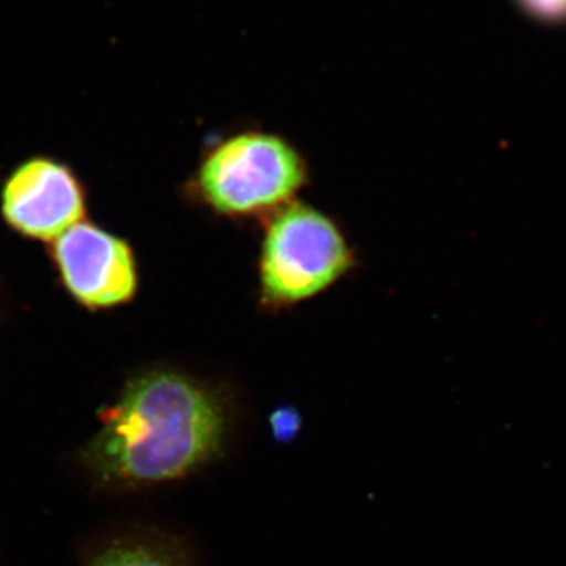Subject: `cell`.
<instances>
[{"mask_svg": "<svg viewBox=\"0 0 566 566\" xmlns=\"http://www.w3.org/2000/svg\"><path fill=\"white\" fill-rule=\"evenodd\" d=\"M353 264V249L329 216L308 205H285L264 233L262 303L281 308L312 300L340 281Z\"/></svg>", "mask_w": 566, "mask_h": 566, "instance_id": "3", "label": "cell"}, {"mask_svg": "<svg viewBox=\"0 0 566 566\" xmlns=\"http://www.w3.org/2000/svg\"><path fill=\"white\" fill-rule=\"evenodd\" d=\"M85 566H185L177 553L148 536H123L93 551Z\"/></svg>", "mask_w": 566, "mask_h": 566, "instance_id": "6", "label": "cell"}, {"mask_svg": "<svg viewBox=\"0 0 566 566\" xmlns=\"http://www.w3.org/2000/svg\"><path fill=\"white\" fill-rule=\"evenodd\" d=\"M51 259L73 300L91 311L128 304L139 289L132 245L92 222H80L55 238Z\"/></svg>", "mask_w": 566, "mask_h": 566, "instance_id": "4", "label": "cell"}, {"mask_svg": "<svg viewBox=\"0 0 566 566\" xmlns=\"http://www.w3.org/2000/svg\"><path fill=\"white\" fill-rule=\"evenodd\" d=\"M300 415L293 409H281L271 417V428H273L274 438L277 441H290L300 431Z\"/></svg>", "mask_w": 566, "mask_h": 566, "instance_id": "8", "label": "cell"}, {"mask_svg": "<svg viewBox=\"0 0 566 566\" xmlns=\"http://www.w3.org/2000/svg\"><path fill=\"white\" fill-rule=\"evenodd\" d=\"M528 20L543 25H566V0H513Z\"/></svg>", "mask_w": 566, "mask_h": 566, "instance_id": "7", "label": "cell"}, {"mask_svg": "<svg viewBox=\"0 0 566 566\" xmlns=\"http://www.w3.org/2000/svg\"><path fill=\"white\" fill-rule=\"evenodd\" d=\"M98 419V431L80 450V463L104 490L182 479L219 455L226 441L221 397L172 368L133 376Z\"/></svg>", "mask_w": 566, "mask_h": 566, "instance_id": "1", "label": "cell"}, {"mask_svg": "<svg viewBox=\"0 0 566 566\" xmlns=\"http://www.w3.org/2000/svg\"><path fill=\"white\" fill-rule=\"evenodd\" d=\"M2 216L14 232L52 243L85 216V189L66 164L35 156L3 182Z\"/></svg>", "mask_w": 566, "mask_h": 566, "instance_id": "5", "label": "cell"}, {"mask_svg": "<svg viewBox=\"0 0 566 566\" xmlns=\"http://www.w3.org/2000/svg\"><path fill=\"white\" fill-rule=\"evenodd\" d=\"M307 181V163L289 140L245 132L205 156L193 186L218 214L248 218L281 210Z\"/></svg>", "mask_w": 566, "mask_h": 566, "instance_id": "2", "label": "cell"}]
</instances>
